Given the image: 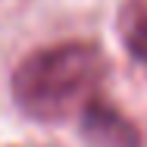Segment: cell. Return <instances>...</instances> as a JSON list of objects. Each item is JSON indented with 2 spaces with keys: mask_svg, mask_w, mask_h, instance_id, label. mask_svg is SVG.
<instances>
[{
  "mask_svg": "<svg viewBox=\"0 0 147 147\" xmlns=\"http://www.w3.org/2000/svg\"><path fill=\"white\" fill-rule=\"evenodd\" d=\"M119 38L125 50L147 69V0H125L119 9Z\"/></svg>",
  "mask_w": 147,
  "mask_h": 147,
  "instance_id": "3957f363",
  "label": "cell"
},
{
  "mask_svg": "<svg viewBox=\"0 0 147 147\" xmlns=\"http://www.w3.org/2000/svg\"><path fill=\"white\" fill-rule=\"evenodd\" d=\"M82 135L91 147H141V135L116 107L91 100L82 113Z\"/></svg>",
  "mask_w": 147,
  "mask_h": 147,
  "instance_id": "7a4b0ae2",
  "label": "cell"
},
{
  "mask_svg": "<svg viewBox=\"0 0 147 147\" xmlns=\"http://www.w3.org/2000/svg\"><path fill=\"white\" fill-rule=\"evenodd\" d=\"M107 72V57L94 41H63L34 50L13 72V100L28 119L59 122L82 103L88 107L91 91Z\"/></svg>",
  "mask_w": 147,
  "mask_h": 147,
  "instance_id": "6da1fadb",
  "label": "cell"
}]
</instances>
